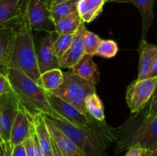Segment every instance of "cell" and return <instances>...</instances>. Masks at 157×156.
Segmentation results:
<instances>
[{"label": "cell", "instance_id": "1", "mask_svg": "<svg viewBox=\"0 0 157 156\" xmlns=\"http://www.w3.org/2000/svg\"><path fill=\"white\" fill-rule=\"evenodd\" d=\"M8 66L15 67L38 83L40 72L33 32L23 12L21 18L13 26L12 49Z\"/></svg>", "mask_w": 157, "mask_h": 156}, {"label": "cell", "instance_id": "2", "mask_svg": "<svg viewBox=\"0 0 157 156\" xmlns=\"http://www.w3.org/2000/svg\"><path fill=\"white\" fill-rule=\"evenodd\" d=\"M6 74L11 90L31 117L38 114L48 116L56 114L49 106L45 91L33 80L11 66L7 67Z\"/></svg>", "mask_w": 157, "mask_h": 156}, {"label": "cell", "instance_id": "3", "mask_svg": "<svg viewBox=\"0 0 157 156\" xmlns=\"http://www.w3.org/2000/svg\"><path fill=\"white\" fill-rule=\"evenodd\" d=\"M44 118L65 134L84 156H107V150L110 146L96 135L72 125L57 113L55 116H44Z\"/></svg>", "mask_w": 157, "mask_h": 156}, {"label": "cell", "instance_id": "4", "mask_svg": "<svg viewBox=\"0 0 157 156\" xmlns=\"http://www.w3.org/2000/svg\"><path fill=\"white\" fill-rule=\"evenodd\" d=\"M115 154L128 150L134 145H140L147 151L157 150V117L151 118L145 112L144 120L134 130L118 134Z\"/></svg>", "mask_w": 157, "mask_h": 156}, {"label": "cell", "instance_id": "5", "mask_svg": "<svg viewBox=\"0 0 157 156\" xmlns=\"http://www.w3.org/2000/svg\"><path fill=\"white\" fill-rule=\"evenodd\" d=\"M63 74L62 84L52 93L68 102L84 114H88L84 102L88 95L96 93V84L74 74L70 70Z\"/></svg>", "mask_w": 157, "mask_h": 156}, {"label": "cell", "instance_id": "6", "mask_svg": "<svg viewBox=\"0 0 157 156\" xmlns=\"http://www.w3.org/2000/svg\"><path fill=\"white\" fill-rule=\"evenodd\" d=\"M157 77L133 81L128 86L126 101L132 114H139L144 110L156 89Z\"/></svg>", "mask_w": 157, "mask_h": 156}, {"label": "cell", "instance_id": "7", "mask_svg": "<svg viewBox=\"0 0 157 156\" xmlns=\"http://www.w3.org/2000/svg\"><path fill=\"white\" fill-rule=\"evenodd\" d=\"M23 12L32 31H55L48 0H25Z\"/></svg>", "mask_w": 157, "mask_h": 156}, {"label": "cell", "instance_id": "8", "mask_svg": "<svg viewBox=\"0 0 157 156\" xmlns=\"http://www.w3.org/2000/svg\"><path fill=\"white\" fill-rule=\"evenodd\" d=\"M19 106V102L12 90L0 96V138L6 145L10 154V131Z\"/></svg>", "mask_w": 157, "mask_h": 156}, {"label": "cell", "instance_id": "9", "mask_svg": "<svg viewBox=\"0 0 157 156\" xmlns=\"http://www.w3.org/2000/svg\"><path fill=\"white\" fill-rule=\"evenodd\" d=\"M58 35L55 31L47 32V35L44 38L40 46L39 51L37 54L40 74L47 70L60 68L58 58H57L53 48L54 41Z\"/></svg>", "mask_w": 157, "mask_h": 156}, {"label": "cell", "instance_id": "10", "mask_svg": "<svg viewBox=\"0 0 157 156\" xmlns=\"http://www.w3.org/2000/svg\"><path fill=\"white\" fill-rule=\"evenodd\" d=\"M32 119L33 118L31 117L29 113L20 105L10 131L9 144L12 151L14 147L22 144L25 139L31 135Z\"/></svg>", "mask_w": 157, "mask_h": 156}, {"label": "cell", "instance_id": "11", "mask_svg": "<svg viewBox=\"0 0 157 156\" xmlns=\"http://www.w3.org/2000/svg\"><path fill=\"white\" fill-rule=\"evenodd\" d=\"M86 30L84 23L82 22L75 33L73 41L69 48L58 59L60 68L71 69L84 54V35Z\"/></svg>", "mask_w": 157, "mask_h": 156}, {"label": "cell", "instance_id": "12", "mask_svg": "<svg viewBox=\"0 0 157 156\" xmlns=\"http://www.w3.org/2000/svg\"><path fill=\"white\" fill-rule=\"evenodd\" d=\"M25 0H0V28L16 23L21 18Z\"/></svg>", "mask_w": 157, "mask_h": 156}, {"label": "cell", "instance_id": "13", "mask_svg": "<svg viewBox=\"0 0 157 156\" xmlns=\"http://www.w3.org/2000/svg\"><path fill=\"white\" fill-rule=\"evenodd\" d=\"M45 122L51 138L60 150L62 156H84L81 150L65 134L46 119Z\"/></svg>", "mask_w": 157, "mask_h": 156}, {"label": "cell", "instance_id": "14", "mask_svg": "<svg viewBox=\"0 0 157 156\" xmlns=\"http://www.w3.org/2000/svg\"><path fill=\"white\" fill-rule=\"evenodd\" d=\"M140 64L137 80L147 79L154 61L157 60V47L146 40H141L139 47Z\"/></svg>", "mask_w": 157, "mask_h": 156}, {"label": "cell", "instance_id": "15", "mask_svg": "<svg viewBox=\"0 0 157 156\" xmlns=\"http://www.w3.org/2000/svg\"><path fill=\"white\" fill-rule=\"evenodd\" d=\"M74 74L90 81L94 84L100 82V72L97 64L93 60V56L84 54L80 61L70 69Z\"/></svg>", "mask_w": 157, "mask_h": 156}, {"label": "cell", "instance_id": "16", "mask_svg": "<svg viewBox=\"0 0 157 156\" xmlns=\"http://www.w3.org/2000/svg\"><path fill=\"white\" fill-rule=\"evenodd\" d=\"M106 0H78L77 12L84 23H90L96 19L104 9Z\"/></svg>", "mask_w": 157, "mask_h": 156}, {"label": "cell", "instance_id": "17", "mask_svg": "<svg viewBox=\"0 0 157 156\" xmlns=\"http://www.w3.org/2000/svg\"><path fill=\"white\" fill-rule=\"evenodd\" d=\"M34 130L44 156H52V139L44 115L38 114L32 119Z\"/></svg>", "mask_w": 157, "mask_h": 156}, {"label": "cell", "instance_id": "18", "mask_svg": "<svg viewBox=\"0 0 157 156\" xmlns=\"http://www.w3.org/2000/svg\"><path fill=\"white\" fill-rule=\"evenodd\" d=\"M155 0H130L129 3L134 5L142 17V40H146L149 28L153 20V6Z\"/></svg>", "mask_w": 157, "mask_h": 156}, {"label": "cell", "instance_id": "19", "mask_svg": "<svg viewBox=\"0 0 157 156\" xmlns=\"http://www.w3.org/2000/svg\"><path fill=\"white\" fill-rule=\"evenodd\" d=\"M63 73L61 68L47 70L40 74L37 84L44 91L52 93L62 84Z\"/></svg>", "mask_w": 157, "mask_h": 156}, {"label": "cell", "instance_id": "20", "mask_svg": "<svg viewBox=\"0 0 157 156\" xmlns=\"http://www.w3.org/2000/svg\"><path fill=\"white\" fill-rule=\"evenodd\" d=\"M15 24L0 28V64H5L7 67L10 59L13 37V26Z\"/></svg>", "mask_w": 157, "mask_h": 156}, {"label": "cell", "instance_id": "21", "mask_svg": "<svg viewBox=\"0 0 157 156\" xmlns=\"http://www.w3.org/2000/svg\"><path fill=\"white\" fill-rule=\"evenodd\" d=\"M81 23L82 21L78 12H74L61 18L55 24V32L58 35L75 34Z\"/></svg>", "mask_w": 157, "mask_h": 156}, {"label": "cell", "instance_id": "22", "mask_svg": "<svg viewBox=\"0 0 157 156\" xmlns=\"http://www.w3.org/2000/svg\"><path fill=\"white\" fill-rule=\"evenodd\" d=\"M77 2L78 0H69L50 5L51 18L54 25L61 18L74 12H77Z\"/></svg>", "mask_w": 157, "mask_h": 156}, {"label": "cell", "instance_id": "23", "mask_svg": "<svg viewBox=\"0 0 157 156\" xmlns=\"http://www.w3.org/2000/svg\"><path fill=\"white\" fill-rule=\"evenodd\" d=\"M84 104L87 113L92 118L99 122L105 121L104 104L97 93L88 95L86 97Z\"/></svg>", "mask_w": 157, "mask_h": 156}, {"label": "cell", "instance_id": "24", "mask_svg": "<svg viewBox=\"0 0 157 156\" xmlns=\"http://www.w3.org/2000/svg\"><path fill=\"white\" fill-rule=\"evenodd\" d=\"M118 49L117 44L113 40L101 39L95 55L105 58H112L116 56Z\"/></svg>", "mask_w": 157, "mask_h": 156}, {"label": "cell", "instance_id": "25", "mask_svg": "<svg viewBox=\"0 0 157 156\" xmlns=\"http://www.w3.org/2000/svg\"><path fill=\"white\" fill-rule=\"evenodd\" d=\"M75 34H67V35H58L53 44L54 51L57 58L59 59L64 54V52L69 48L73 41Z\"/></svg>", "mask_w": 157, "mask_h": 156}, {"label": "cell", "instance_id": "26", "mask_svg": "<svg viewBox=\"0 0 157 156\" xmlns=\"http://www.w3.org/2000/svg\"><path fill=\"white\" fill-rule=\"evenodd\" d=\"M101 39L97 34L86 30L84 35V54L95 55L97 48L101 42Z\"/></svg>", "mask_w": 157, "mask_h": 156}, {"label": "cell", "instance_id": "27", "mask_svg": "<svg viewBox=\"0 0 157 156\" xmlns=\"http://www.w3.org/2000/svg\"><path fill=\"white\" fill-rule=\"evenodd\" d=\"M22 145H24L26 156H35V149H34L33 142L31 135L25 139L24 142H22Z\"/></svg>", "mask_w": 157, "mask_h": 156}, {"label": "cell", "instance_id": "28", "mask_svg": "<svg viewBox=\"0 0 157 156\" xmlns=\"http://www.w3.org/2000/svg\"><path fill=\"white\" fill-rule=\"evenodd\" d=\"M146 150L140 145H134L130 147L125 156H145Z\"/></svg>", "mask_w": 157, "mask_h": 156}, {"label": "cell", "instance_id": "29", "mask_svg": "<svg viewBox=\"0 0 157 156\" xmlns=\"http://www.w3.org/2000/svg\"><path fill=\"white\" fill-rule=\"evenodd\" d=\"M11 87L6 73L0 75V96L10 91Z\"/></svg>", "mask_w": 157, "mask_h": 156}, {"label": "cell", "instance_id": "30", "mask_svg": "<svg viewBox=\"0 0 157 156\" xmlns=\"http://www.w3.org/2000/svg\"><path fill=\"white\" fill-rule=\"evenodd\" d=\"M31 136H32V142H33V145H34V149H35V156H44L43 155L42 151H41V148H40L39 143H38V138H37L36 134H35V130H34L33 123H32V132H31Z\"/></svg>", "mask_w": 157, "mask_h": 156}, {"label": "cell", "instance_id": "31", "mask_svg": "<svg viewBox=\"0 0 157 156\" xmlns=\"http://www.w3.org/2000/svg\"><path fill=\"white\" fill-rule=\"evenodd\" d=\"M10 156H26L24 145L22 144H20V145L14 147Z\"/></svg>", "mask_w": 157, "mask_h": 156}, {"label": "cell", "instance_id": "32", "mask_svg": "<svg viewBox=\"0 0 157 156\" xmlns=\"http://www.w3.org/2000/svg\"><path fill=\"white\" fill-rule=\"evenodd\" d=\"M0 156H10L9 149L1 138H0Z\"/></svg>", "mask_w": 157, "mask_h": 156}, {"label": "cell", "instance_id": "33", "mask_svg": "<svg viewBox=\"0 0 157 156\" xmlns=\"http://www.w3.org/2000/svg\"><path fill=\"white\" fill-rule=\"evenodd\" d=\"M154 77H157V60L154 61V63L152 65L151 69L150 70V73H149L148 76H147V78Z\"/></svg>", "mask_w": 157, "mask_h": 156}, {"label": "cell", "instance_id": "34", "mask_svg": "<svg viewBox=\"0 0 157 156\" xmlns=\"http://www.w3.org/2000/svg\"><path fill=\"white\" fill-rule=\"evenodd\" d=\"M52 139V138H51ZM52 156H62L61 151L52 139Z\"/></svg>", "mask_w": 157, "mask_h": 156}, {"label": "cell", "instance_id": "35", "mask_svg": "<svg viewBox=\"0 0 157 156\" xmlns=\"http://www.w3.org/2000/svg\"><path fill=\"white\" fill-rule=\"evenodd\" d=\"M145 156H157V150H155V151H147V150H146Z\"/></svg>", "mask_w": 157, "mask_h": 156}, {"label": "cell", "instance_id": "36", "mask_svg": "<svg viewBox=\"0 0 157 156\" xmlns=\"http://www.w3.org/2000/svg\"><path fill=\"white\" fill-rule=\"evenodd\" d=\"M130 0H106V2H121L129 3Z\"/></svg>", "mask_w": 157, "mask_h": 156}, {"label": "cell", "instance_id": "37", "mask_svg": "<svg viewBox=\"0 0 157 156\" xmlns=\"http://www.w3.org/2000/svg\"><path fill=\"white\" fill-rule=\"evenodd\" d=\"M69 1V0H48L49 5L55 4V3H58V2H66Z\"/></svg>", "mask_w": 157, "mask_h": 156}, {"label": "cell", "instance_id": "38", "mask_svg": "<svg viewBox=\"0 0 157 156\" xmlns=\"http://www.w3.org/2000/svg\"><path fill=\"white\" fill-rule=\"evenodd\" d=\"M6 69H7V66L5 65V64H0V71L6 72Z\"/></svg>", "mask_w": 157, "mask_h": 156}, {"label": "cell", "instance_id": "39", "mask_svg": "<svg viewBox=\"0 0 157 156\" xmlns=\"http://www.w3.org/2000/svg\"><path fill=\"white\" fill-rule=\"evenodd\" d=\"M2 73H6V72H2V71H0V75H2Z\"/></svg>", "mask_w": 157, "mask_h": 156}]
</instances>
